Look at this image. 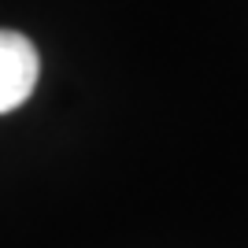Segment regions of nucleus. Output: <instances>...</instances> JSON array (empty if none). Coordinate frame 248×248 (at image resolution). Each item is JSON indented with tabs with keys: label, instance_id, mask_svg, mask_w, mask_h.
<instances>
[{
	"label": "nucleus",
	"instance_id": "f257e3e1",
	"mask_svg": "<svg viewBox=\"0 0 248 248\" xmlns=\"http://www.w3.org/2000/svg\"><path fill=\"white\" fill-rule=\"evenodd\" d=\"M37 48H33L22 33L0 30V115L30 100L33 85H37Z\"/></svg>",
	"mask_w": 248,
	"mask_h": 248
}]
</instances>
